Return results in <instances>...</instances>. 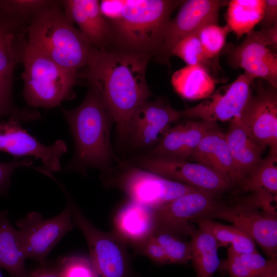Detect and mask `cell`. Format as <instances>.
Instances as JSON below:
<instances>
[{
	"instance_id": "cell-5",
	"label": "cell",
	"mask_w": 277,
	"mask_h": 277,
	"mask_svg": "<svg viewBox=\"0 0 277 277\" xmlns=\"http://www.w3.org/2000/svg\"><path fill=\"white\" fill-rule=\"evenodd\" d=\"M20 43L22 95L28 106L50 109L75 97L77 73L63 68L24 40Z\"/></svg>"
},
{
	"instance_id": "cell-6",
	"label": "cell",
	"mask_w": 277,
	"mask_h": 277,
	"mask_svg": "<svg viewBox=\"0 0 277 277\" xmlns=\"http://www.w3.org/2000/svg\"><path fill=\"white\" fill-rule=\"evenodd\" d=\"M70 208L74 226L84 235L89 258L98 277H128L129 262L127 244L113 231L97 228L84 215L63 184L59 186Z\"/></svg>"
},
{
	"instance_id": "cell-23",
	"label": "cell",
	"mask_w": 277,
	"mask_h": 277,
	"mask_svg": "<svg viewBox=\"0 0 277 277\" xmlns=\"http://www.w3.org/2000/svg\"><path fill=\"white\" fill-rule=\"evenodd\" d=\"M18 230L10 222L8 211L0 209V267L11 277H23L27 270Z\"/></svg>"
},
{
	"instance_id": "cell-32",
	"label": "cell",
	"mask_w": 277,
	"mask_h": 277,
	"mask_svg": "<svg viewBox=\"0 0 277 277\" xmlns=\"http://www.w3.org/2000/svg\"><path fill=\"white\" fill-rule=\"evenodd\" d=\"M52 2L49 0H0V12L26 27L33 17Z\"/></svg>"
},
{
	"instance_id": "cell-29",
	"label": "cell",
	"mask_w": 277,
	"mask_h": 277,
	"mask_svg": "<svg viewBox=\"0 0 277 277\" xmlns=\"http://www.w3.org/2000/svg\"><path fill=\"white\" fill-rule=\"evenodd\" d=\"M246 192L277 193V152L269 150L268 155L255 165L240 183Z\"/></svg>"
},
{
	"instance_id": "cell-8",
	"label": "cell",
	"mask_w": 277,
	"mask_h": 277,
	"mask_svg": "<svg viewBox=\"0 0 277 277\" xmlns=\"http://www.w3.org/2000/svg\"><path fill=\"white\" fill-rule=\"evenodd\" d=\"M209 219L230 222L256 243L269 259H276V211L263 208L249 197L233 205L220 204Z\"/></svg>"
},
{
	"instance_id": "cell-26",
	"label": "cell",
	"mask_w": 277,
	"mask_h": 277,
	"mask_svg": "<svg viewBox=\"0 0 277 277\" xmlns=\"http://www.w3.org/2000/svg\"><path fill=\"white\" fill-rule=\"evenodd\" d=\"M190 237V261L196 277H213L221 263L217 242L209 232L199 228L194 230Z\"/></svg>"
},
{
	"instance_id": "cell-42",
	"label": "cell",
	"mask_w": 277,
	"mask_h": 277,
	"mask_svg": "<svg viewBox=\"0 0 277 277\" xmlns=\"http://www.w3.org/2000/svg\"><path fill=\"white\" fill-rule=\"evenodd\" d=\"M269 277H277V270L273 272Z\"/></svg>"
},
{
	"instance_id": "cell-10",
	"label": "cell",
	"mask_w": 277,
	"mask_h": 277,
	"mask_svg": "<svg viewBox=\"0 0 277 277\" xmlns=\"http://www.w3.org/2000/svg\"><path fill=\"white\" fill-rule=\"evenodd\" d=\"M277 25L267 29L252 30L243 42L229 52L228 61L234 68H241L254 78H261L277 88V56L268 48L276 47Z\"/></svg>"
},
{
	"instance_id": "cell-12",
	"label": "cell",
	"mask_w": 277,
	"mask_h": 277,
	"mask_svg": "<svg viewBox=\"0 0 277 277\" xmlns=\"http://www.w3.org/2000/svg\"><path fill=\"white\" fill-rule=\"evenodd\" d=\"M220 204L214 197L200 190L183 194L154 209L155 232H167L181 239L190 236L195 229L191 221L209 218Z\"/></svg>"
},
{
	"instance_id": "cell-4",
	"label": "cell",
	"mask_w": 277,
	"mask_h": 277,
	"mask_svg": "<svg viewBox=\"0 0 277 277\" xmlns=\"http://www.w3.org/2000/svg\"><path fill=\"white\" fill-rule=\"evenodd\" d=\"M24 31L27 44L75 73L88 65L95 49L75 27L61 1H53L31 19Z\"/></svg>"
},
{
	"instance_id": "cell-28",
	"label": "cell",
	"mask_w": 277,
	"mask_h": 277,
	"mask_svg": "<svg viewBox=\"0 0 277 277\" xmlns=\"http://www.w3.org/2000/svg\"><path fill=\"white\" fill-rule=\"evenodd\" d=\"M199 228L209 232L216 240L219 247H230L236 252L248 253L257 251L255 243L246 233L235 226L227 225L206 217L194 219Z\"/></svg>"
},
{
	"instance_id": "cell-39",
	"label": "cell",
	"mask_w": 277,
	"mask_h": 277,
	"mask_svg": "<svg viewBox=\"0 0 277 277\" xmlns=\"http://www.w3.org/2000/svg\"><path fill=\"white\" fill-rule=\"evenodd\" d=\"M259 23L261 29H269L277 25L276 0H265L263 16Z\"/></svg>"
},
{
	"instance_id": "cell-41",
	"label": "cell",
	"mask_w": 277,
	"mask_h": 277,
	"mask_svg": "<svg viewBox=\"0 0 277 277\" xmlns=\"http://www.w3.org/2000/svg\"><path fill=\"white\" fill-rule=\"evenodd\" d=\"M276 270H277V269H276V270H274V271H271V272H269V273L266 274V275H265L264 276H262V277H269V276H270V275H271L273 272H274V271H276Z\"/></svg>"
},
{
	"instance_id": "cell-35",
	"label": "cell",
	"mask_w": 277,
	"mask_h": 277,
	"mask_svg": "<svg viewBox=\"0 0 277 277\" xmlns=\"http://www.w3.org/2000/svg\"><path fill=\"white\" fill-rule=\"evenodd\" d=\"M153 236L164 250L168 263L185 264L190 261V242L164 232H155Z\"/></svg>"
},
{
	"instance_id": "cell-19",
	"label": "cell",
	"mask_w": 277,
	"mask_h": 277,
	"mask_svg": "<svg viewBox=\"0 0 277 277\" xmlns=\"http://www.w3.org/2000/svg\"><path fill=\"white\" fill-rule=\"evenodd\" d=\"M68 17L77 24L78 30L93 48L107 49L109 44V30L102 14L97 0L61 1Z\"/></svg>"
},
{
	"instance_id": "cell-31",
	"label": "cell",
	"mask_w": 277,
	"mask_h": 277,
	"mask_svg": "<svg viewBox=\"0 0 277 277\" xmlns=\"http://www.w3.org/2000/svg\"><path fill=\"white\" fill-rule=\"evenodd\" d=\"M13 78L0 76V118L15 117L21 122H32L41 118L34 110L19 108L15 105L13 96Z\"/></svg>"
},
{
	"instance_id": "cell-16",
	"label": "cell",
	"mask_w": 277,
	"mask_h": 277,
	"mask_svg": "<svg viewBox=\"0 0 277 277\" xmlns=\"http://www.w3.org/2000/svg\"><path fill=\"white\" fill-rule=\"evenodd\" d=\"M276 89L258 84L238 117L259 144L277 151V93Z\"/></svg>"
},
{
	"instance_id": "cell-17",
	"label": "cell",
	"mask_w": 277,
	"mask_h": 277,
	"mask_svg": "<svg viewBox=\"0 0 277 277\" xmlns=\"http://www.w3.org/2000/svg\"><path fill=\"white\" fill-rule=\"evenodd\" d=\"M225 3L219 0L184 1L170 22L155 60L169 65L172 50L180 41L205 25L218 24L219 11Z\"/></svg>"
},
{
	"instance_id": "cell-1",
	"label": "cell",
	"mask_w": 277,
	"mask_h": 277,
	"mask_svg": "<svg viewBox=\"0 0 277 277\" xmlns=\"http://www.w3.org/2000/svg\"><path fill=\"white\" fill-rule=\"evenodd\" d=\"M150 60L109 49H95L88 65L77 73L79 80H86L99 91L121 141L127 139L134 111L151 95L146 80Z\"/></svg>"
},
{
	"instance_id": "cell-27",
	"label": "cell",
	"mask_w": 277,
	"mask_h": 277,
	"mask_svg": "<svg viewBox=\"0 0 277 277\" xmlns=\"http://www.w3.org/2000/svg\"><path fill=\"white\" fill-rule=\"evenodd\" d=\"M265 0H232L228 3L227 25L239 39L253 30L263 14Z\"/></svg>"
},
{
	"instance_id": "cell-43",
	"label": "cell",
	"mask_w": 277,
	"mask_h": 277,
	"mask_svg": "<svg viewBox=\"0 0 277 277\" xmlns=\"http://www.w3.org/2000/svg\"><path fill=\"white\" fill-rule=\"evenodd\" d=\"M0 277H3V275H2V274L1 272V271H0Z\"/></svg>"
},
{
	"instance_id": "cell-33",
	"label": "cell",
	"mask_w": 277,
	"mask_h": 277,
	"mask_svg": "<svg viewBox=\"0 0 277 277\" xmlns=\"http://www.w3.org/2000/svg\"><path fill=\"white\" fill-rule=\"evenodd\" d=\"M197 32L180 41L172 49L171 55L180 57L188 65H200L209 71L212 61L206 56Z\"/></svg>"
},
{
	"instance_id": "cell-14",
	"label": "cell",
	"mask_w": 277,
	"mask_h": 277,
	"mask_svg": "<svg viewBox=\"0 0 277 277\" xmlns=\"http://www.w3.org/2000/svg\"><path fill=\"white\" fill-rule=\"evenodd\" d=\"M0 151L14 158L35 157L56 172L62 170L61 159L67 152V146L62 140L50 145L43 144L22 127L21 121L11 117L0 122Z\"/></svg>"
},
{
	"instance_id": "cell-21",
	"label": "cell",
	"mask_w": 277,
	"mask_h": 277,
	"mask_svg": "<svg viewBox=\"0 0 277 277\" xmlns=\"http://www.w3.org/2000/svg\"><path fill=\"white\" fill-rule=\"evenodd\" d=\"M190 157L197 163L225 176L233 184H240L242 181L228 147L225 133L217 127L202 138Z\"/></svg>"
},
{
	"instance_id": "cell-38",
	"label": "cell",
	"mask_w": 277,
	"mask_h": 277,
	"mask_svg": "<svg viewBox=\"0 0 277 277\" xmlns=\"http://www.w3.org/2000/svg\"><path fill=\"white\" fill-rule=\"evenodd\" d=\"M138 254L147 256L159 264H168L164 250L153 235L133 246Z\"/></svg>"
},
{
	"instance_id": "cell-9",
	"label": "cell",
	"mask_w": 277,
	"mask_h": 277,
	"mask_svg": "<svg viewBox=\"0 0 277 277\" xmlns=\"http://www.w3.org/2000/svg\"><path fill=\"white\" fill-rule=\"evenodd\" d=\"M26 259L44 264L56 245L73 228L70 208L66 205L58 215L45 219L37 212L29 213L16 222Z\"/></svg>"
},
{
	"instance_id": "cell-7",
	"label": "cell",
	"mask_w": 277,
	"mask_h": 277,
	"mask_svg": "<svg viewBox=\"0 0 277 277\" xmlns=\"http://www.w3.org/2000/svg\"><path fill=\"white\" fill-rule=\"evenodd\" d=\"M135 166L176 181L213 197L231 187L233 184L215 170L199 163L165 155H148L134 160Z\"/></svg>"
},
{
	"instance_id": "cell-25",
	"label": "cell",
	"mask_w": 277,
	"mask_h": 277,
	"mask_svg": "<svg viewBox=\"0 0 277 277\" xmlns=\"http://www.w3.org/2000/svg\"><path fill=\"white\" fill-rule=\"evenodd\" d=\"M276 260H267L258 251L239 253L229 246L219 269L226 271L229 277H262L277 269Z\"/></svg>"
},
{
	"instance_id": "cell-24",
	"label": "cell",
	"mask_w": 277,
	"mask_h": 277,
	"mask_svg": "<svg viewBox=\"0 0 277 277\" xmlns=\"http://www.w3.org/2000/svg\"><path fill=\"white\" fill-rule=\"evenodd\" d=\"M215 81L210 72L200 65H187L172 75L174 90L189 100L205 99L214 91Z\"/></svg>"
},
{
	"instance_id": "cell-40",
	"label": "cell",
	"mask_w": 277,
	"mask_h": 277,
	"mask_svg": "<svg viewBox=\"0 0 277 277\" xmlns=\"http://www.w3.org/2000/svg\"><path fill=\"white\" fill-rule=\"evenodd\" d=\"M23 277H60L56 261H46L36 268L27 270Z\"/></svg>"
},
{
	"instance_id": "cell-20",
	"label": "cell",
	"mask_w": 277,
	"mask_h": 277,
	"mask_svg": "<svg viewBox=\"0 0 277 277\" xmlns=\"http://www.w3.org/2000/svg\"><path fill=\"white\" fill-rule=\"evenodd\" d=\"M113 232L132 247L153 235L154 209L131 200L124 204L113 218Z\"/></svg>"
},
{
	"instance_id": "cell-30",
	"label": "cell",
	"mask_w": 277,
	"mask_h": 277,
	"mask_svg": "<svg viewBox=\"0 0 277 277\" xmlns=\"http://www.w3.org/2000/svg\"><path fill=\"white\" fill-rule=\"evenodd\" d=\"M21 29L17 23L0 13V76L13 77L15 66L21 61L16 37Z\"/></svg>"
},
{
	"instance_id": "cell-15",
	"label": "cell",
	"mask_w": 277,
	"mask_h": 277,
	"mask_svg": "<svg viewBox=\"0 0 277 277\" xmlns=\"http://www.w3.org/2000/svg\"><path fill=\"white\" fill-rule=\"evenodd\" d=\"M182 118L181 110L163 98L141 103L131 117L127 140L137 148L154 147L172 124Z\"/></svg>"
},
{
	"instance_id": "cell-37",
	"label": "cell",
	"mask_w": 277,
	"mask_h": 277,
	"mask_svg": "<svg viewBox=\"0 0 277 277\" xmlns=\"http://www.w3.org/2000/svg\"><path fill=\"white\" fill-rule=\"evenodd\" d=\"M33 161L30 158L14 157L8 162H0V196L6 197L11 186V178L12 174L18 168L29 167L33 165Z\"/></svg>"
},
{
	"instance_id": "cell-18",
	"label": "cell",
	"mask_w": 277,
	"mask_h": 277,
	"mask_svg": "<svg viewBox=\"0 0 277 277\" xmlns=\"http://www.w3.org/2000/svg\"><path fill=\"white\" fill-rule=\"evenodd\" d=\"M217 128L216 123L187 120L170 128L147 154L160 155L187 160L202 138Z\"/></svg>"
},
{
	"instance_id": "cell-2",
	"label": "cell",
	"mask_w": 277,
	"mask_h": 277,
	"mask_svg": "<svg viewBox=\"0 0 277 277\" xmlns=\"http://www.w3.org/2000/svg\"><path fill=\"white\" fill-rule=\"evenodd\" d=\"M183 1H100L101 11L109 30L107 49L150 59L155 57L171 21V14Z\"/></svg>"
},
{
	"instance_id": "cell-3",
	"label": "cell",
	"mask_w": 277,
	"mask_h": 277,
	"mask_svg": "<svg viewBox=\"0 0 277 277\" xmlns=\"http://www.w3.org/2000/svg\"><path fill=\"white\" fill-rule=\"evenodd\" d=\"M88 86L77 107L67 109L61 106L74 146L73 155L63 170L86 175L89 169L96 168L109 174L114 159L110 141L114 120L98 89L92 84Z\"/></svg>"
},
{
	"instance_id": "cell-11",
	"label": "cell",
	"mask_w": 277,
	"mask_h": 277,
	"mask_svg": "<svg viewBox=\"0 0 277 277\" xmlns=\"http://www.w3.org/2000/svg\"><path fill=\"white\" fill-rule=\"evenodd\" d=\"M113 183L130 200L152 209L183 194L199 190L135 166L125 168Z\"/></svg>"
},
{
	"instance_id": "cell-13",
	"label": "cell",
	"mask_w": 277,
	"mask_h": 277,
	"mask_svg": "<svg viewBox=\"0 0 277 277\" xmlns=\"http://www.w3.org/2000/svg\"><path fill=\"white\" fill-rule=\"evenodd\" d=\"M244 72L234 81L225 85L196 105L181 110L182 118H195L209 122L232 120L239 115L251 94L255 80Z\"/></svg>"
},
{
	"instance_id": "cell-22",
	"label": "cell",
	"mask_w": 277,
	"mask_h": 277,
	"mask_svg": "<svg viewBox=\"0 0 277 277\" xmlns=\"http://www.w3.org/2000/svg\"><path fill=\"white\" fill-rule=\"evenodd\" d=\"M225 136L231 156L242 181L261 161L265 148L251 137L237 115L231 120Z\"/></svg>"
},
{
	"instance_id": "cell-34",
	"label": "cell",
	"mask_w": 277,
	"mask_h": 277,
	"mask_svg": "<svg viewBox=\"0 0 277 277\" xmlns=\"http://www.w3.org/2000/svg\"><path fill=\"white\" fill-rule=\"evenodd\" d=\"M230 31L227 25L220 26L214 23L205 25L197 30L199 38L208 59L212 61L217 58Z\"/></svg>"
},
{
	"instance_id": "cell-36",
	"label": "cell",
	"mask_w": 277,
	"mask_h": 277,
	"mask_svg": "<svg viewBox=\"0 0 277 277\" xmlns=\"http://www.w3.org/2000/svg\"><path fill=\"white\" fill-rule=\"evenodd\" d=\"M56 261L60 277H98L89 258L72 255Z\"/></svg>"
}]
</instances>
